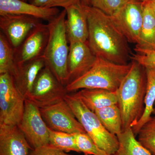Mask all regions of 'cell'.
Wrapping results in <instances>:
<instances>
[{"label":"cell","mask_w":155,"mask_h":155,"mask_svg":"<svg viewBox=\"0 0 155 155\" xmlns=\"http://www.w3.org/2000/svg\"><path fill=\"white\" fill-rule=\"evenodd\" d=\"M147 84L146 68L132 60L130 70L116 91L123 132L134 126L143 115Z\"/></svg>","instance_id":"cell-2"},{"label":"cell","mask_w":155,"mask_h":155,"mask_svg":"<svg viewBox=\"0 0 155 155\" xmlns=\"http://www.w3.org/2000/svg\"><path fill=\"white\" fill-rule=\"evenodd\" d=\"M131 63L120 65L97 57L91 69L66 86L68 92L82 89H103L116 91L127 74Z\"/></svg>","instance_id":"cell-4"},{"label":"cell","mask_w":155,"mask_h":155,"mask_svg":"<svg viewBox=\"0 0 155 155\" xmlns=\"http://www.w3.org/2000/svg\"><path fill=\"white\" fill-rule=\"evenodd\" d=\"M153 8L154 12L155 14V0H152Z\"/></svg>","instance_id":"cell-32"},{"label":"cell","mask_w":155,"mask_h":155,"mask_svg":"<svg viewBox=\"0 0 155 155\" xmlns=\"http://www.w3.org/2000/svg\"><path fill=\"white\" fill-rule=\"evenodd\" d=\"M49 35L48 24L41 23L34 28L22 42L14 49L15 61L20 64L42 57L47 45Z\"/></svg>","instance_id":"cell-12"},{"label":"cell","mask_w":155,"mask_h":155,"mask_svg":"<svg viewBox=\"0 0 155 155\" xmlns=\"http://www.w3.org/2000/svg\"><path fill=\"white\" fill-rule=\"evenodd\" d=\"M17 66L14 49L2 32L0 33V74L12 75Z\"/></svg>","instance_id":"cell-23"},{"label":"cell","mask_w":155,"mask_h":155,"mask_svg":"<svg viewBox=\"0 0 155 155\" xmlns=\"http://www.w3.org/2000/svg\"><path fill=\"white\" fill-rule=\"evenodd\" d=\"M117 137L119 148L112 155H153L137 140L131 127L123 131Z\"/></svg>","instance_id":"cell-22"},{"label":"cell","mask_w":155,"mask_h":155,"mask_svg":"<svg viewBox=\"0 0 155 155\" xmlns=\"http://www.w3.org/2000/svg\"><path fill=\"white\" fill-rule=\"evenodd\" d=\"M140 1H141V2H144V1H150V0H140Z\"/></svg>","instance_id":"cell-34"},{"label":"cell","mask_w":155,"mask_h":155,"mask_svg":"<svg viewBox=\"0 0 155 155\" xmlns=\"http://www.w3.org/2000/svg\"><path fill=\"white\" fill-rule=\"evenodd\" d=\"M28 155H70L64 151L57 149L49 144L31 150Z\"/></svg>","instance_id":"cell-30"},{"label":"cell","mask_w":155,"mask_h":155,"mask_svg":"<svg viewBox=\"0 0 155 155\" xmlns=\"http://www.w3.org/2000/svg\"><path fill=\"white\" fill-rule=\"evenodd\" d=\"M88 25L89 46L97 57L120 65H127L132 53L128 41L111 16L85 5Z\"/></svg>","instance_id":"cell-1"},{"label":"cell","mask_w":155,"mask_h":155,"mask_svg":"<svg viewBox=\"0 0 155 155\" xmlns=\"http://www.w3.org/2000/svg\"><path fill=\"white\" fill-rule=\"evenodd\" d=\"M111 17L128 42L137 44L143 22L142 2L127 0L120 10Z\"/></svg>","instance_id":"cell-10"},{"label":"cell","mask_w":155,"mask_h":155,"mask_svg":"<svg viewBox=\"0 0 155 155\" xmlns=\"http://www.w3.org/2000/svg\"><path fill=\"white\" fill-rule=\"evenodd\" d=\"M82 2V0H29L30 4L38 7L48 8L62 7L64 9Z\"/></svg>","instance_id":"cell-28"},{"label":"cell","mask_w":155,"mask_h":155,"mask_svg":"<svg viewBox=\"0 0 155 155\" xmlns=\"http://www.w3.org/2000/svg\"><path fill=\"white\" fill-rule=\"evenodd\" d=\"M66 9L48 22L49 35L44 53L45 66L51 70L62 84H68L67 61L69 51L66 29Z\"/></svg>","instance_id":"cell-3"},{"label":"cell","mask_w":155,"mask_h":155,"mask_svg":"<svg viewBox=\"0 0 155 155\" xmlns=\"http://www.w3.org/2000/svg\"><path fill=\"white\" fill-rule=\"evenodd\" d=\"M85 132L100 148L109 155L118 150L119 141L116 135L109 132L103 126L94 112L74 94H67L65 99Z\"/></svg>","instance_id":"cell-5"},{"label":"cell","mask_w":155,"mask_h":155,"mask_svg":"<svg viewBox=\"0 0 155 155\" xmlns=\"http://www.w3.org/2000/svg\"><path fill=\"white\" fill-rule=\"evenodd\" d=\"M66 29L69 43L86 42L88 37L87 17L83 8V1L66 9Z\"/></svg>","instance_id":"cell-17"},{"label":"cell","mask_w":155,"mask_h":155,"mask_svg":"<svg viewBox=\"0 0 155 155\" xmlns=\"http://www.w3.org/2000/svg\"><path fill=\"white\" fill-rule=\"evenodd\" d=\"M22 1H23V2H27L28 0H22Z\"/></svg>","instance_id":"cell-35"},{"label":"cell","mask_w":155,"mask_h":155,"mask_svg":"<svg viewBox=\"0 0 155 155\" xmlns=\"http://www.w3.org/2000/svg\"><path fill=\"white\" fill-rule=\"evenodd\" d=\"M41 19L26 15L0 16V28L14 49L19 47Z\"/></svg>","instance_id":"cell-11"},{"label":"cell","mask_w":155,"mask_h":155,"mask_svg":"<svg viewBox=\"0 0 155 155\" xmlns=\"http://www.w3.org/2000/svg\"><path fill=\"white\" fill-rule=\"evenodd\" d=\"M153 114L154 115V116H155V103L154 104V107L153 111Z\"/></svg>","instance_id":"cell-33"},{"label":"cell","mask_w":155,"mask_h":155,"mask_svg":"<svg viewBox=\"0 0 155 155\" xmlns=\"http://www.w3.org/2000/svg\"><path fill=\"white\" fill-rule=\"evenodd\" d=\"M46 64L43 57L17 64L12 75L16 87L25 99L30 94L39 73Z\"/></svg>","instance_id":"cell-16"},{"label":"cell","mask_w":155,"mask_h":155,"mask_svg":"<svg viewBox=\"0 0 155 155\" xmlns=\"http://www.w3.org/2000/svg\"><path fill=\"white\" fill-rule=\"evenodd\" d=\"M83 3L85 5H89V0H82Z\"/></svg>","instance_id":"cell-31"},{"label":"cell","mask_w":155,"mask_h":155,"mask_svg":"<svg viewBox=\"0 0 155 155\" xmlns=\"http://www.w3.org/2000/svg\"><path fill=\"white\" fill-rule=\"evenodd\" d=\"M132 54L131 59L137 61L145 68L155 67V50H143Z\"/></svg>","instance_id":"cell-29"},{"label":"cell","mask_w":155,"mask_h":155,"mask_svg":"<svg viewBox=\"0 0 155 155\" xmlns=\"http://www.w3.org/2000/svg\"><path fill=\"white\" fill-rule=\"evenodd\" d=\"M32 150L17 125H0V155H28Z\"/></svg>","instance_id":"cell-15"},{"label":"cell","mask_w":155,"mask_h":155,"mask_svg":"<svg viewBox=\"0 0 155 155\" xmlns=\"http://www.w3.org/2000/svg\"><path fill=\"white\" fill-rule=\"evenodd\" d=\"M39 110L44 121L51 130L70 134L86 133L65 100Z\"/></svg>","instance_id":"cell-9"},{"label":"cell","mask_w":155,"mask_h":155,"mask_svg":"<svg viewBox=\"0 0 155 155\" xmlns=\"http://www.w3.org/2000/svg\"><path fill=\"white\" fill-rule=\"evenodd\" d=\"M69 45L67 61L68 84L88 72L97 59L91 49L87 41L72 42L69 44Z\"/></svg>","instance_id":"cell-13"},{"label":"cell","mask_w":155,"mask_h":155,"mask_svg":"<svg viewBox=\"0 0 155 155\" xmlns=\"http://www.w3.org/2000/svg\"><path fill=\"white\" fill-rule=\"evenodd\" d=\"M17 126L32 149L49 144L48 128L42 117L39 108L27 99L25 100L22 120Z\"/></svg>","instance_id":"cell-8"},{"label":"cell","mask_w":155,"mask_h":155,"mask_svg":"<svg viewBox=\"0 0 155 155\" xmlns=\"http://www.w3.org/2000/svg\"><path fill=\"white\" fill-rule=\"evenodd\" d=\"M25 100L12 75L0 74V125H19L24 114Z\"/></svg>","instance_id":"cell-6"},{"label":"cell","mask_w":155,"mask_h":155,"mask_svg":"<svg viewBox=\"0 0 155 155\" xmlns=\"http://www.w3.org/2000/svg\"><path fill=\"white\" fill-rule=\"evenodd\" d=\"M127 0H89V5L113 16L125 5Z\"/></svg>","instance_id":"cell-27"},{"label":"cell","mask_w":155,"mask_h":155,"mask_svg":"<svg viewBox=\"0 0 155 155\" xmlns=\"http://www.w3.org/2000/svg\"><path fill=\"white\" fill-rule=\"evenodd\" d=\"M94 113L109 132L117 137L123 132L122 115L118 105L102 108Z\"/></svg>","instance_id":"cell-21"},{"label":"cell","mask_w":155,"mask_h":155,"mask_svg":"<svg viewBox=\"0 0 155 155\" xmlns=\"http://www.w3.org/2000/svg\"><path fill=\"white\" fill-rule=\"evenodd\" d=\"M68 93L66 86L45 66L39 73L26 99L39 108H44L64 101Z\"/></svg>","instance_id":"cell-7"},{"label":"cell","mask_w":155,"mask_h":155,"mask_svg":"<svg viewBox=\"0 0 155 155\" xmlns=\"http://www.w3.org/2000/svg\"><path fill=\"white\" fill-rule=\"evenodd\" d=\"M137 135L138 141L152 154L155 155V116H151L143 125Z\"/></svg>","instance_id":"cell-25"},{"label":"cell","mask_w":155,"mask_h":155,"mask_svg":"<svg viewBox=\"0 0 155 155\" xmlns=\"http://www.w3.org/2000/svg\"><path fill=\"white\" fill-rule=\"evenodd\" d=\"M48 130L50 146L64 152L80 153L76 144L75 134L54 131L49 128Z\"/></svg>","instance_id":"cell-24"},{"label":"cell","mask_w":155,"mask_h":155,"mask_svg":"<svg viewBox=\"0 0 155 155\" xmlns=\"http://www.w3.org/2000/svg\"><path fill=\"white\" fill-rule=\"evenodd\" d=\"M147 84L145 98L144 113L141 118L131 127L134 135H137L140 128L151 117L155 103V67L146 68Z\"/></svg>","instance_id":"cell-20"},{"label":"cell","mask_w":155,"mask_h":155,"mask_svg":"<svg viewBox=\"0 0 155 155\" xmlns=\"http://www.w3.org/2000/svg\"><path fill=\"white\" fill-rule=\"evenodd\" d=\"M143 22L134 51L155 50V14L152 0L142 2Z\"/></svg>","instance_id":"cell-18"},{"label":"cell","mask_w":155,"mask_h":155,"mask_svg":"<svg viewBox=\"0 0 155 155\" xmlns=\"http://www.w3.org/2000/svg\"><path fill=\"white\" fill-rule=\"evenodd\" d=\"M60 13L58 8H41L22 0H0V16L26 15L49 22L54 19Z\"/></svg>","instance_id":"cell-14"},{"label":"cell","mask_w":155,"mask_h":155,"mask_svg":"<svg viewBox=\"0 0 155 155\" xmlns=\"http://www.w3.org/2000/svg\"><path fill=\"white\" fill-rule=\"evenodd\" d=\"M93 111L118 104L117 92L103 89H81L73 94Z\"/></svg>","instance_id":"cell-19"},{"label":"cell","mask_w":155,"mask_h":155,"mask_svg":"<svg viewBox=\"0 0 155 155\" xmlns=\"http://www.w3.org/2000/svg\"><path fill=\"white\" fill-rule=\"evenodd\" d=\"M78 148L84 155H109L100 148L86 133L75 134Z\"/></svg>","instance_id":"cell-26"}]
</instances>
